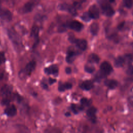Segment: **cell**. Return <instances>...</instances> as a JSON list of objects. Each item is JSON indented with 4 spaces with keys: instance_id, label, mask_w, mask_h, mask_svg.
Masks as SVG:
<instances>
[{
    "instance_id": "6da1fadb",
    "label": "cell",
    "mask_w": 133,
    "mask_h": 133,
    "mask_svg": "<svg viewBox=\"0 0 133 133\" xmlns=\"http://www.w3.org/2000/svg\"><path fill=\"white\" fill-rule=\"evenodd\" d=\"M36 66V62L34 60L30 61L29 63H28L24 69L22 71H21L19 75L20 77H24V76H26L28 75H30L35 69Z\"/></svg>"
},
{
    "instance_id": "7a4b0ae2",
    "label": "cell",
    "mask_w": 133,
    "mask_h": 133,
    "mask_svg": "<svg viewBox=\"0 0 133 133\" xmlns=\"http://www.w3.org/2000/svg\"><path fill=\"white\" fill-rule=\"evenodd\" d=\"M100 72L103 75H107L112 71V67L108 62H103L100 65Z\"/></svg>"
},
{
    "instance_id": "3957f363",
    "label": "cell",
    "mask_w": 133,
    "mask_h": 133,
    "mask_svg": "<svg viewBox=\"0 0 133 133\" xmlns=\"http://www.w3.org/2000/svg\"><path fill=\"white\" fill-rule=\"evenodd\" d=\"M37 1L36 0H30L23 6L22 8V12L23 13H28L32 10Z\"/></svg>"
},
{
    "instance_id": "277c9868",
    "label": "cell",
    "mask_w": 133,
    "mask_h": 133,
    "mask_svg": "<svg viewBox=\"0 0 133 133\" xmlns=\"http://www.w3.org/2000/svg\"><path fill=\"white\" fill-rule=\"evenodd\" d=\"M11 12L7 9L0 8V18L3 20L9 21L12 19Z\"/></svg>"
},
{
    "instance_id": "5b68a950",
    "label": "cell",
    "mask_w": 133,
    "mask_h": 133,
    "mask_svg": "<svg viewBox=\"0 0 133 133\" xmlns=\"http://www.w3.org/2000/svg\"><path fill=\"white\" fill-rule=\"evenodd\" d=\"M90 16L92 19H98L99 17V9L96 5L90 6L88 11Z\"/></svg>"
},
{
    "instance_id": "8992f818",
    "label": "cell",
    "mask_w": 133,
    "mask_h": 133,
    "mask_svg": "<svg viewBox=\"0 0 133 133\" xmlns=\"http://www.w3.org/2000/svg\"><path fill=\"white\" fill-rule=\"evenodd\" d=\"M8 35L9 37L10 38V39L12 41L13 43H14L16 45H19L20 44V39L19 37L17 35V34L14 31L11 30H10L8 31Z\"/></svg>"
},
{
    "instance_id": "52a82bcc",
    "label": "cell",
    "mask_w": 133,
    "mask_h": 133,
    "mask_svg": "<svg viewBox=\"0 0 133 133\" xmlns=\"http://www.w3.org/2000/svg\"><path fill=\"white\" fill-rule=\"evenodd\" d=\"M102 9L103 13L108 17L112 16L114 13L113 9L108 4H103L102 6Z\"/></svg>"
},
{
    "instance_id": "ba28073f",
    "label": "cell",
    "mask_w": 133,
    "mask_h": 133,
    "mask_svg": "<svg viewBox=\"0 0 133 133\" xmlns=\"http://www.w3.org/2000/svg\"><path fill=\"white\" fill-rule=\"evenodd\" d=\"M83 24L78 21L74 20L71 21L69 24V27L76 31H79L83 28Z\"/></svg>"
},
{
    "instance_id": "9c48e42d",
    "label": "cell",
    "mask_w": 133,
    "mask_h": 133,
    "mask_svg": "<svg viewBox=\"0 0 133 133\" xmlns=\"http://www.w3.org/2000/svg\"><path fill=\"white\" fill-rule=\"evenodd\" d=\"M74 43L80 49L82 50H85L87 48V41L84 39H76Z\"/></svg>"
},
{
    "instance_id": "30bf717a",
    "label": "cell",
    "mask_w": 133,
    "mask_h": 133,
    "mask_svg": "<svg viewBox=\"0 0 133 133\" xmlns=\"http://www.w3.org/2000/svg\"><path fill=\"white\" fill-rule=\"evenodd\" d=\"M58 68L56 65H50L48 68H46L44 69V71L46 73L48 74H53L56 75L58 73Z\"/></svg>"
},
{
    "instance_id": "8fae6325",
    "label": "cell",
    "mask_w": 133,
    "mask_h": 133,
    "mask_svg": "<svg viewBox=\"0 0 133 133\" xmlns=\"http://www.w3.org/2000/svg\"><path fill=\"white\" fill-rule=\"evenodd\" d=\"M5 113L9 116H14L17 114V109L14 105L8 107L5 110Z\"/></svg>"
},
{
    "instance_id": "7c38bea8",
    "label": "cell",
    "mask_w": 133,
    "mask_h": 133,
    "mask_svg": "<svg viewBox=\"0 0 133 133\" xmlns=\"http://www.w3.org/2000/svg\"><path fill=\"white\" fill-rule=\"evenodd\" d=\"M96 112H97V109L95 107H91L88 109L87 111V116L90 118L91 121H93L94 122H95L96 121L95 114Z\"/></svg>"
},
{
    "instance_id": "4fadbf2b",
    "label": "cell",
    "mask_w": 133,
    "mask_h": 133,
    "mask_svg": "<svg viewBox=\"0 0 133 133\" xmlns=\"http://www.w3.org/2000/svg\"><path fill=\"white\" fill-rule=\"evenodd\" d=\"M104 84L110 89H114L117 86V82L114 79H107L104 82Z\"/></svg>"
},
{
    "instance_id": "5bb4252c",
    "label": "cell",
    "mask_w": 133,
    "mask_h": 133,
    "mask_svg": "<svg viewBox=\"0 0 133 133\" xmlns=\"http://www.w3.org/2000/svg\"><path fill=\"white\" fill-rule=\"evenodd\" d=\"M75 52L73 50H69L68 52V55L66 57V62L69 63H72L75 60Z\"/></svg>"
},
{
    "instance_id": "9a60e30c",
    "label": "cell",
    "mask_w": 133,
    "mask_h": 133,
    "mask_svg": "<svg viewBox=\"0 0 133 133\" xmlns=\"http://www.w3.org/2000/svg\"><path fill=\"white\" fill-rule=\"evenodd\" d=\"M92 87H93L92 83L90 81H88V80L83 82L81 85V88L86 90H89L91 89L92 88Z\"/></svg>"
},
{
    "instance_id": "2e32d148",
    "label": "cell",
    "mask_w": 133,
    "mask_h": 133,
    "mask_svg": "<svg viewBox=\"0 0 133 133\" xmlns=\"http://www.w3.org/2000/svg\"><path fill=\"white\" fill-rule=\"evenodd\" d=\"M11 90L12 88L10 86L6 85L2 87L1 92L3 96H8L10 94Z\"/></svg>"
},
{
    "instance_id": "e0dca14e",
    "label": "cell",
    "mask_w": 133,
    "mask_h": 133,
    "mask_svg": "<svg viewBox=\"0 0 133 133\" xmlns=\"http://www.w3.org/2000/svg\"><path fill=\"white\" fill-rule=\"evenodd\" d=\"M90 31L92 34L96 35L97 34L99 31V25L96 22L92 23L90 26Z\"/></svg>"
},
{
    "instance_id": "ac0fdd59",
    "label": "cell",
    "mask_w": 133,
    "mask_h": 133,
    "mask_svg": "<svg viewBox=\"0 0 133 133\" xmlns=\"http://www.w3.org/2000/svg\"><path fill=\"white\" fill-rule=\"evenodd\" d=\"M100 58L99 56L95 54H91L88 58V60L90 63H98L99 61Z\"/></svg>"
},
{
    "instance_id": "d6986e66",
    "label": "cell",
    "mask_w": 133,
    "mask_h": 133,
    "mask_svg": "<svg viewBox=\"0 0 133 133\" xmlns=\"http://www.w3.org/2000/svg\"><path fill=\"white\" fill-rule=\"evenodd\" d=\"M125 59L123 57L119 56L117 58H116L114 61V65L116 67L119 68L123 66L125 62Z\"/></svg>"
},
{
    "instance_id": "ffe728a7",
    "label": "cell",
    "mask_w": 133,
    "mask_h": 133,
    "mask_svg": "<svg viewBox=\"0 0 133 133\" xmlns=\"http://www.w3.org/2000/svg\"><path fill=\"white\" fill-rule=\"evenodd\" d=\"M39 33V28L36 25H34L32 29L31 32V36L33 38H37Z\"/></svg>"
},
{
    "instance_id": "44dd1931",
    "label": "cell",
    "mask_w": 133,
    "mask_h": 133,
    "mask_svg": "<svg viewBox=\"0 0 133 133\" xmlns=\"http://www.w3.org/2000/svg\"><path fill=\"white\" fill-rule=\"evenodd\" d=\"M91 100H88V99L86 98H83L81 100V103L82 105H85V106H88L91 103Z\"/></svg>"
},
{
    "instance_id": "7402d4cb",
    "label": "cell",
    "mask_w": 133,
    "mask_h": 133,
    "mask_svg": "<svg viewBox=\"0 0 133 133\" xmlns=\"http://www.w3.org/2000/svg\"><path fill=\"white\" fill-rule=\"evenodd\" d=\"M81 18H82V19L84 20V21H89L90 20V19L91 18V17L90 16V15H89V12H84L83 14V15H82V16L81 17Z\"/></svg>"
},
{
    "instance_id": "603a6c76",
    "label": "cell",
    "mask_w": 133,
    "mask_h": 133,
    "mask_svg": "<svg viewBox=\"0 0 133 133\" xmlns=\"http://www.w3.org/2000/svg\"><path fill=\"white\" fill-rule=\"evenodd\" d=\"M123 3L125 7L130 8L132 7L133 4L132 0H123Z\"/></svg>"
},
{
    "instance_id": "cb8c5ba5",
    "label": "cell",
    "mask_w": 133,
    "mask_h": 133,
    "mask_svg": "<svg viewBox=\"0 0 133 133\" xmlns=\"http://www.w3.org/2000/svg\"><path fill=\"white\" fill-rule=\"evenodd\" d=\"M84 69L86 72H88L89 73H92L95 70V68L93 66H90V65H86L85 66Z\"/></svg>"
},
{
    "instance_id": "d4e9b609",
    "label": "cell",
    "mask_w": 133,
    "mask_h": 133,
    "mask_svg": "<svg viewBox=\"0 0 133 133\" xmlns=\"http://www.w3.org/2000/svg\"><path fill=\"white\" fill-rule=\"evenodd\" d=\"M71 109L72 111L75 113V114H77L79 110H81V107H78L76 105L74 104H72L71 105Z\"/></svg>"
},
{
    "instance_id": "484cf974",
    "label": "cell",
    "mask_w": 133,
    "mask_h": 133,
    "mask_svg": "<svg viewBox=\"0 0 133 133\" xmlns=\"http://www.w3.org/2000/svg\"><path fill=\"white\" fill-rule=\"evenodd\" d=\"M65 89H66V87H65V84H59V86H58V90L59 91H64Z\"/></svg>"
},
{
    "instance_id": "4316f807",
    "label": "cell",
    "mask_w": 133,
    "mask_h": 133,
    "mask_svg": "<svg viewBox=\"0 0 133 133\" xmlns=\"http://www.w3.org/2000/svg\"><path fill=\"white\" fill-rule=\"evenodd\" d=\"M126 73L128 75H130L133 74V65H130L128 67L126 70Z\"/></svg>"
},
{
    "instance_id": "83f0119b",
    "label": "cell",
    "mask_w": 133,
    "mask_h": 133,
    "mask_svg": "<svg viewBox=\"0 0 133 133\" xmlns=\"http://www.w3.org/2000/svg\"><path fill=\"white\" fill-rule=\"evenodd\" d=\"M5 56L3 54V53L0 52V65L4 62V61H5Z\"/></svg>"
},
{
    "instance_id": "f1b7e54d",
    "label": "cell",
    "mask_w": 133,
    "mask_h": 133,
    "mask_svg": "<svg viewBox=\"0 0 133 133\" xmlns=\"http://www.w3.org/2000/svg\"><path fill=\"white\" fill-rule=\"evenodd\" d=\"M75 39L76 38H75V37L73 35H70L69 36V40L71 42V43H74L75 41Z\"/></svg>"
},
{
    "instance_id": "f546056e",
    "label": "cell",
    "mask_w": 133,
    "mask_h": 133,
    "mask_svg": "<svg viewBox=\"0 0 133 133\" xmlns=\"http://www.w3.org/2000/svg\"><path fill=\"white\" fill-rule=\"evenodd\" d=\"M10 102V100L8 99H4L2 101V104L3 105H6V104H8Z\"/></svg>"
},
{
    "instance_id": "4dcf8cb0",
    "label": "cell",
    "mask_w": 133,
    "mask_h": 133,
    "mask_svg": "<svg viewBox=\"0 0 133 133\" xmlns=\"http://www.w3.org/2000/svg\"><path fill=\"white\" fill-rule=\"evenodd\" d=\"M41 85H42V87L45 89H48V85L47 84L44 82H42V83H41Z\"/></svg>"
},
{
    "instance_id": "1f68e13d",
    "label": "cell",
    "mask_w": 133,
    "mask_h": 133,
    "mask_svg": "<svg viewBox=\"0 0 133 133\" xmlns=\"http://www.w3.org/2000/svg\"><path fill=\"white\" fill-rule=\"evenodd\" d=\"M124 59H125V60H127L128 62H129L131 60V57L130 55H127L125 56V57Z\"/></svg>"
},
{
    "instance_id": "d6a6232c",
    "label": "cell",
    "mask_w": 133,
    "mask_h": 133,
    "mask_svg": "<svg viewBox=\"0 0 133 133\" xmlns=\"http://www.w3.org/2000/svg\"><path fill=\"white\" fill-rule=\"evenodd\" d=\"M65 87H66V89H71L72 87V85L71 83H66L65 84Z\"/></svg>"
},
{
    "instance_id": "836d02e7",
    "label": "cell",
    "mask_w": 133,
    "mask_h": 133,
    "mask_svg": "<svg viewBox=\"0 0 133 133\" xmlns=\"http://www.w3.org/2000/svg\"><path fill=\"white\" fill-rule=\"evenodd\" d=\"M65 71L67 74H70L72 72V70L70 67H66L65 69Z\"/></svg>"
},
{
    "instance_id": "e575fe53",
    "label": "cell",
    "mask_w": 133,
    "mask_h": 133,
    "mask_svg": "<svg viewBox=\"0 0 133 133\" xmlns=\"http://www.w3.org/2000/svg\"><path fill=\"white\" fill-rule=\"evenodd\" d=\"M48 82H49V83L50 84H54L55 82H56V79H54V78H49V80H48Z\"/></svg>"
},
{
    "instance_id": "d590c367",
    "label": "cell",
    "mask_w": 133,
    "mask_h": 133,
    "mask_svg": "<svg viewBox=\"0 0 133 133\" xmlns=\"http://www.w3.org/2000/svg\"><path fill=\"white\" fill-rule=\"evenodd\" d=\"M124 24H125V22H121V23L118 25L117 28H118L119 30H121V29L123 28V26H124Z\"/></svg>"
},
{
    "instance_id": "8d00e7d4",
    "label": "cell",
    "mask_w": 133,
    "mask_h": 133,
    "mask_svg": "<svg viewBox=\"0 0 133 133\" xmlns=\"http://www.w3.org/2000/svg\"><path fill=\"white\" fill-rule=\"evenodd\" d=\"M3 75H3V73L2 71L0 70V79H1L3 78Z\"/></svg>"
},
{
    "instance_id": "74e56055",
    "label": "cell",
    "mask_w": 133,
    "mask_h": 133,
    "mask_svg": "<svg viewBox=\"0 0 133 133\" xmlns=\"http://www.w3.org/2000/svg\"><path fill=\"white\" fill-rule=\"evenodd\" d=\"M65 115H66V116H68L70 115V113H69V112H67L66 113H65Z\"/></svg>"
},
{
    "instance_id": "f35d334b",
    "label": "cell",
    "mask_w": 133,
    "mask_h": 133,
    "mask_svg": "<svg viewBox=\"0 0 133 133\" xmlns=\"http://www.w3.org/2000/svg\"><path fill=\"white\" fill-rule=\"evenodd\" d=\"M111 2H113L114 1V0H109Z\"/></svg>"
},
{
    "instance_id": "ab89813d",
    "label": "cell",
    "mask_w": 133,
    "mask_h": 133,
    "mask_svg": "<svg viewBox=\"0 0 133 133\" xmlns=\"http://www.w3.org/2000/svg\"><path fill=\"white\" fill-rule=\"evenodd\" d=\"M132 35H133V32H132Z\"/></svg>"
},
{
    "instance_id": "60d3db41",
    "label": "cell",
    "mask_w": 133,
    "mask_h": 133,
    "mask_svg": "<svg viewBox=\"0 0 133 133\" xmlns=\"http://www.w3.org/2000/svg\"><path fill=\"white\" fill-rule=\"evenodd\" d=\"M132 14H133V12H132Z\"/></svg>"
}]
</instances>
